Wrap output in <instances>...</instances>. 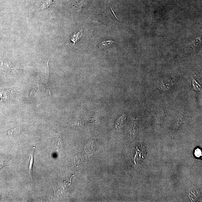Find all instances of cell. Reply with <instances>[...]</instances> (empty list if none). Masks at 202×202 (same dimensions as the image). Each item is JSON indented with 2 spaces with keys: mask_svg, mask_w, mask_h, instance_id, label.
Listing matches in <instances>:
<instances>
[{
  "mask_svg": "<svg viewBox=\"0 0 202 202\" xmlns=\"http://www.w3.org/2000/svg\"><path fill=\"white\" fill-rule=\"evenodd\" d=\"M0 68L5 71L13 72L17 70L13 67L11 62L6 59H0Z\"/></svg>",
  "mask_w": 202,
  "mask_h": 202,
  "instance_id": "obj_1",
  "label": "cell"
},
{
  "mask_svg": "<svg viewBox=\"0 0 202 202\" xmlns=\"http://www.w3.org/2000/svg\"><path fill=\"white\" fill-rule=\"evenodd\" d=\"M26 128V126L25 125H20L11 129L7 131H3L5 135L10 136H13V135H19L22 133L25 130Z\"/></svg>",
  "mask_w": 202,
  "mask_h": 202,
  "instance_id": "obj_2",
  "label": "cell"
},
{
  "mask_svg": "<svg viewBox=\"0 0 202 202\" xmlns=\"http://www.w3.org/2000/svg\"><path fill=\"white\" fill-rule=\"evenodd\" d=\"M35 146L33 147V149L31 151V154H30V161H29L28 173L29 176L30 177L32 180H33L32 178V169L33 164L34 162V150H35Z\"/></svg>",
  "mask_w": 202,
  "mask_h": 202,
  "instance_id": "obj_3",
  "label": "cell"
},
{
  "mask_svg": "<svg viewBox=\"0 0 202 202\" xmlns=\"http://www.w3.org/2000/svg\"><path fill=\"white\" fill-rule=\"evenodd\" d=\"M95 121V120L93 119H82L78 123H73L71 125V127L73 128H76L79 127L80 126H82L83 125L87 124L88 123H92Z\"/></svg>",
  "mask_w": 202,
  "mask_h": 202,
  "instance_id": "obj_4",
  "label": "cell"
},
{
  "mask_svg": "<svg viewBox=\"0 0 202 202\" xmlns=\"http://www.w3.org/2000/svg\"><path fill=\"white\" fill-rule=\"evenodd\" d=\"M83 29H81V31H79L78 32L75 33L71 36L70 40L74 42V45L75 44L76 42H77V41L79 42L80 39L81 37L83 36Z\"/></svg>",
  "mask_w": 202,
  "mask_h": 202,
  "instance_id": "obj_5",
  "label": "cell"
},
{
  "mask_svg": "<svg viewBox=\"0 0 202 202\" xmlns=\"http://www.w3.org/2000/svg\"><path fill=\"white\" fill-rule=\"evenodd\" d=\"M115 42V41L111 40L104 41L103 42H100L99 44V48L103 49L108 48Z\"/></svg>",
  "mask_w": 202,
  "mask_h": 202,
  "instance_id": "obj_6",
  "label": "cell"
},
{
  "mask_svg": "<svg viewBox=\"0 0 202 202\" xmlns=\"http://www.w3.org/2000/svg\"><path fill=\"white\" fill-rule=\"evenodd\" d=\"M53 2V0H47L45 1L39 8V10H45L48 8H50Z\"/></svg>",
  "mask_w": 202,
  "mask_h": 202,
  "instance_id": "obj_7",
  "label": "cell"
},
{
  "mask_svg": "<svg viewBox=\"0 0 202 202\" xmlns=\"http://www.w3.org/2000/svg\"><path fill=\"white\" fill-rule=\"evenodd\" d=\"M89 0H82L80 2L77 4L76 6L77 8V11H80L82 8L84 7L87 4Z\"/></svg>",
  "mask_w": 202,
  "mask_h": 202,
  "instance_id": "obj_8",
  "label": "cell"
},
{
  "mask_svg": "<svg viewBox=\"0 0 202 202\" xmlns=\"http://www.w3.org/2000/svg\"><path fill=\"white\" fill-rule=\"evenodd\" d=\"M40 88L42 90L43 93H45L48 94L49 95H51V93H50V89L46 85L40 83Z\"/></svg>",
  "mask_w": 202,
  "mask_h": 202,
  "instance_id": "obj_9",
  "label": "cell"
},
{
  "mask_svg": "<svg viewBox=\"0 0 202 202\" xmlns=\"http://www.w3.org/2000/svg\"><path fill=\"white\" fill-rule=\"evenodd\" d=\"M194 154L195 156H196V157H200L202 155L201 150L199 148L196 149L195 150Z\"/></svg>",
  "mask_w": 202,
  "mask_h": 202,
  "instance_id": "obj_10",
  "label": "cell"
},
{
  "mask_svg": "<svg viewBox=\"0 0 202 202\" xmlns=\"http://www.w3.org/2000/svg\"><path fill=\"white\" fill-rule=\"evenodd\" d=\"M110 7H111V10H112V12L113 13V14H114V16H115V17H116V18H117V19L118 20H119V19H118V18H117V17H116V15L115 14V13H114V11H113V10L112 8V7H111V6H110Z\"/></svg>",
  "mask_w": 202,
  "mask_h": 202,
  "instance_id": "obj_11",
  "label": "cell"
}]
</instances>
